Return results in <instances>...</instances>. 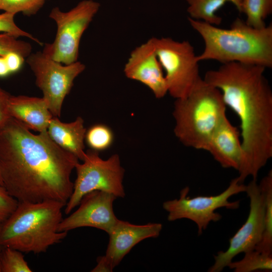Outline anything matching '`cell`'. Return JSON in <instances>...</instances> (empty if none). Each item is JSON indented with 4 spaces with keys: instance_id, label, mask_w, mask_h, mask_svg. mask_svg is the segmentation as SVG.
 Wrapping results in <instances>:
<instances>
[{
    "instance_id": "cell-11",
    "label": "cell",
    "mask_w": 272,
    "mask_h": 272,
    "mask_svg": "<svg viewBox=\"0 0 272 272\" xmlns=\"http://www.w3.org/2000/svg\"><path fill=\"white\" fill-rule=\"evenodd\" d=\"M245 192L250 201L247 220L229 239L228 249L220 251L214 256L215 262L209 272L222 271L236 256L255 249L261 240L264 227V195L256 180L254 179L246 185Z\"/></svg>"
},
{
    "instance_id": "cell-30",
    "label": "cell",
    "mask_w": 272,
    "mask_h": 272,
    "mask_svg": "<svg viewBox=\"0 0 272 272\" xmlns=\"http://www.w3.org/2000/svg\"><path fill=\"white\" fill-rule=\"evenodd\" d=\"M11 74L4 56H0V78H5Z\"/></svg>"
},
{
    "instance_id": "cell-27",
    "label": "cell",
    "mask_w": 272,
    "mask_h": 272,
    "mask_svg": "<svg viewBox=\"0 0 272 272\" xmlns=\"http://www.w3.org/2000/svg\"><path fill=\"white\" fill-rule=\"evenodd\" d=\"M18 202L0 184V222L3 223L13 213Z\"/></svg>"
},
{
    "instance_id": "cell-31",
    "label": "cell",
    "mask_w": 272,
    "mask_h": 272,
    "mask_svg": "<svg viewBox=\"0 0 272 272\" xmlns=\"http://www.w3.org/2000/svg\"><path fill=\"white\" fill-rule=\"evenodd\" d=\"M2 248V246L0 245V254H1ZM0 272H1V264H0Z\"/></svg>"
},
{
    "instance_id": "cell-20",
    "label": "cell",
    "mask_w": 272,
    "mask_h": 272,
    "mask_svg": "<svg viewBox=\"0 0 272 272\" xmlns=\"http://www.w3.org/2000/svg\"><path fill=\"white\" fill-rule=\"evenodd\" d=\"M250 26L260 29L266 26L265 20L272 13V0H242L241 12Z\"/></svg>"
},
{
    "instance_id": "cell-5",
    "label": "cell",
    "mask_w": 272,
    "mask_h": 272,
    "mask_svg": "<svg viewBox=\"0 0 272 272\" xmlns=\"http://www.w3.org/2000/svg\"><path fill=\"white\" fill-rule=\"evenodd\" d=\"M226 107L220 91L201 78L185 97L175 99V135L186 147L207 151Z\"/></svg>"
},
{
    "instance_id": "cell-13",
    "label": "cell",
    "mask_w": 272,
    "mask_h": 272,
    "mask_svg": "<svg viewBox=\"0 0 272 272\" xmlns=\"http://www.w3.org/2000/svg\"><path fill=\"white\" fill-rule=\"evenodd\" d=\"M123 72L127 78L148 87L158 99L164 97L168 93L164 72L156 54L153 37L131 52Z\"/></svg>"
},
{
    "instance_id": "cell-9",
    "label": "cell",
    "mask_w": 272,
    "mask_h": 272,
    "mask_svg": "<svg viewBox=\"0 0 272 272\" xmlns=\"http://www.w3.org/2000/svg\"><path fill=\"white\" fill-rule=\"evenodd\" d=\"M158 58L163 69L168 93L175 99L185 97L201 78L199 61L188 41L153 37Z\"/></svg>"
},
{
    "instance_id": "cell-2",
    "label": "cell",
    "mask_w": 272,
    "mask_h": 272,
    "mask_svg": "<svg viewBox=\"0 0 272 272\" xmlns=\"http://www.w3.org/2000/svg\"><path fill=\"white\" fill-rule=\"evenodd\" d=\"M262 66L237 62L207 71L203 79L218 89L226 107L240 121L242 155L240 182L256 180L272 157V90Z\"/></svg>"
},
{
    "instance_id": "cell-21",
    "label": "cell",
    "mask_w": 272,
    "mask_h": 272,
    "mask_svg": "<svg viewBox=\"0 0 272 272\" xmlns=\"http://www.w3.org/2000/svg\"><path fill=\"white\" fill-rule=\"evenodd\" d=\"M228 267L234 272H252L259 270L270 271L272 270V255L254 249L244 253L242 259L231 261Z\"/></svg>"
},
{
    "instance_id": "cell-10",
    "label": "cell",
    "mask_w": 272,
    "mask_h": 272,
    "mask_svg": "<svg viewBox=\"0 0 272 272\" xmlns=\"http://www.w3.org/2000/svg\"><path fill=\"white\" fill-rule=\"evenodd\" d=\"M26 62L35 76L36 84L42 91L50 111L53 116L59 117L64 99L70 92L75 79L85 70V64L77 61L62 65L40 51L31 53Z\"/></svg>"
},
{
    "instance_id": "cell-16",
    "label": "cell",
    "mask_w": 272,
    "mask_h": 272,
    "mask_svg": "<svg viewBox=\"0 0 272 272\" xmlns=\"http://www.w3.org/2000/svg\"><path fill=\"white\" fill-rule=\"evenodd\" d=\"M8 111L11 117L39 133L47 131L53 117L43 97L11 95Z\"/></svg>"
},
{
    "instance_id": "cell-28",
    "label": "cell",
    "mask_w": 272,
    "mask_h": 272,
    "mask_svg": "<svg viewBox=\"0 0 272 272\" xmlns=\"http://www.w3.org/2000/svg\"><path fill=\"white\" fill-rule=\"evenodd\" d=\"M4 57L11 74L18 72L22 69L25 58L20 54L11 52Z\"/></svg>"
},
{
    "instance_id": "cell-8",
    "label": "cell",
    "mask_w": 272,
    "mask_h": 272,
    "mask_svg": "<svg viewBox=\"0 0 272 272\" xmlns=\"http://www.w3.org/2000/svg\"><path fill=\"white\" fill-rule=\"evenodd\" d=\"M246 185L240 182L238 177L233 179L228 187L220 194L212 196H187L189 188L182 189L178 198L165 201L163 209L168 213L167 220L170 222L186 219L194 222L197 227L198 235H201L211 222L220 221L222 216L215 212L225 208L228 210H237L240 201H229L233 195L245 192Z\"/></svg>"
},
{
    "instance_id": "cell-26",
    "label": "cell",
    "mask_w": 272,
    "mask_h": 272,
    "mask_svg": "<svg viewBox=\"0 0 272 272\" xmlns=\"http://www.w3.org/2000/svg\"><path fill=\"white\" fill-rule=\"evenodd\" d=\"M15 14L4 12L0 14V32L9 34L16 38L26 37L34 41L40 45L43 44L37 38L31 34L20 28L15 23L14 17Z\"/></svg>"
},
{
    "instance_id": "cell-25",
    "label": "cell",
    "mask_w": 272,
    "mask_h": 272,
    "mask_svg": "<svg viewBox=\"0 0 272 272\" xmlns=\"http://www.w3.org/2000/svg\"><path fill=\"white\" fill-rule=\"evenodd\" d=\"M31 50L32 46L29 43L18 40L8 33L0 34V56L14 52L26 58L31 53Z\"/></svg>"
},
{
    "instance_id": "cell-12",
    "label": "cell",
    "mask_w": 272,
    "mask_h": 272,
    "mask_svg": "<svg viewBox=\"0 0 272 272\" xmlns=\"http://www.w3.org/2000/svg\"><path fill=\"white\" fill-rule=\"evenodd\" d=\"M116 198L113 194L100 190L88 193L81 199L78 209L62 219L58 231L68 232L78 228L89 227L108 234L118 220L113 207Z\"/></svg>"
},
{
    "instance_id": "cell-22",
    "label": "cell",
    "mask_w": 272,
    "mask_h": 272,
    "mask_svg": "<svg viewBox=\"0 0 272 272\" xmlns=\"http://www.w3.org/2000/svg\"><path fill=\"white\" fill-rule=\"evenodd\" d=\"M85 140L91 150L99 152L112 146L114 134L108 126L102 123L96 124L86 130Z\"/></svg>"
},
{
    "instance_id": "cell-14",
    "label": "cell",
    "mask_w": 272,
    "mask_h": 272,
    "mask_svg": "<svg viewBox=\"0 0 272 272\" xmlns=\"http://www.w3.org/2000/svg\"><path fill=\"white\" fill-rule=\"evenodd\" d=\"M162 227L159 223L136 225L118 219L108 233L109 242L105 254L101 256L112 271L137 244L147 238H157Z\"/></svg>"
},
{
    "instance_id": "cell-32",
    "label": "cell",
    "mask_w": 272,
    "mask_h": 272,
    "mask_svg": "<svg viewBox=\"0 0 272 272\" xmlns=\"http://www.w3.org/2000/svg\"><path fill=\"white\" fill-rule=\"evenodd\" d=\"M2 224H3V223L0 222V233H1V229L2 227Z\"/></svg>"
},
{
    "instance_id": "cell-29",
    "label": "cell",
    "mask_w": 272,
    "mask_h": 272,
    "mask_svg": "<svg viewBox=\"0 0 272 272\" xmlns=\"http://www.w3.org/2000/svg\"><path fill=\"white\" fill-rule=\"evenodd\" d=\"M10 96L8 92L0 87V128L11 117L8 111V102Z\"/></svg>"
},
{
    "instance_id": "cell-15",
    "label": "cell",
    "mask_w": 272,
    "mask_h": 272,
    "mask_svg": "<svg viewBox=\"0 0 272 272\" xmlns=\"http://www.w3.org/2000/svg\"><path fill=\"white\" fill-rule=\"evenodd\" d=\"M240 132L225 114L214 130L207 151L224 168L238 170L242 155Z\"/></svg>"
},
{
    "instance_id": "cell-6",
    "label": "cell",
    "mask_w": 272,
    "mask_h": 272,
    "mask_svg": "<svg viewBox=\"0 0 272 272\" xmlns=\"http://www.w3.org/2000/svg\"><path fill=\"white\" fill-rule=\"evenodd\" d=\"M75 169L77 178L73 192L65 206V214L77 207L85 195L93 191L108 192L117 198L124 197L123 180L125 170L118 154L104 160L98 152L89 150L86 152L83 163H78Z\"/></svg>"
},
{
    "instance_id": "cell-19",
    "label": "cell",
    "mask_w": 272,
    "mask_h": 272,
    "mask_svg": "<svg viewBox=\"0 0 272 272\" xmlns=\"http://www.w3.org/2000/svg\"><path fill=\"white\" fill-rule=\"evenodd\" d=\"M265 197L264 227L260 241L255 250L272 255V170H270L258 184Z\"/></svg>"
},
{
    "instance_id": "cell-7",
    "label": "cell",
    "mask_w": 272,
    "mask_h": 272,
    "mask_svg": "<svg viewBox=\"0 0 272 272\" xmlns=\"http://www.w3.org/2000/svg\"><path fill=\"white\" fill-rule=\"evenodd\" d=\"M100 7L97 2L84 0L66 12L52 9L49 17L56 22V35L52 43L45 44L42 52L63 64L76 62L81 37Z\"/></svg>"
},
{
    "instance_id": "cell-23",
    "label": "cell",
    "mask_w": 272,
    "mask_h": 272,
    "mask_svg": "<svg viewBox=\"0 0 272 272\" xmlns=\"http://www.w3.org/2000/svg\"><path fill=\"white\" fill-rule=\"evenodd\" d=\"M1 272H31L22 252L8 246H2L0 254Z\"/></svg>"
},
{
    "instance_id": "cell-3",
    "label": "cell",
    "mask_w": 272,
    "mask_h": 272,
    "mask_svg": "<svg viewBox=\"0 0 272 272\" xmlns=\"http://www.w3.org/2000/svg\"><path fill=\"white\" fill-rule=\"evenodd\" d=\"M191 27L201 36L204 49L197 59L222 64L237 62L272 67V25L258 29L237 18L229 29H223L188 18Z\"/></svg>"
},
{
    "instance_id": "cell-1",
    "label": "cell",
    "mask_w": 272,
    "mask_h": 272,
    "mask_svg": "<svg viewBox=\"0 0 272 272\" xmlns=\"http://www.w3.org/2000/svg\"><path fill=\"white\" fill-rule=\"evenodd\" d=\"M78 163L79 159L56 145L47 131L33 134L11 117L0 128V175L3 186L18 202L54 200L66 205Z\"/></svg>"
},
{
    "instance_id": "cell-4",
    "label": "cell",
    "mask_w": 272,
    "mask_h": 272,
    "mask_svg": "<svg viewBox=\"0 0 272 272\" xmlns=\"http://www.w3.org/2000/svg\"><path fill=\"white\" fill-rule=\"evenodd\" d=\"M65 206L54 200L19 202L13 213L3 223L0 245L22 252H46L67 235V232L58 231Z\"/></svg>"
},
{
    "instance_id": "cell-18",
    "label": "cell",
    "mask_w": 272,
    "mask_h": 272,
    "mask_svg": "<svg viewBox=\"0 0 272 272\" xmlns=\"http://www.w3.org/2000/svg\"><path fill=\"white\" fill-rule=\"evenodd\" d=\"M188 5L187 12L189 18L218 26L222 18L217 15L226 3L234 5L239 12H241L242 0H185Z\"/></svg>"
},
{
    "instance_id": "cell-24",
    "label": "cell",
    "mask_w": 272,
    "mask_h": 272,
    "mask_svg": "<svg viewBox=\"0 0 272 272\" xmlns=\"http://www.w3.org/2000/svg\"><path fill=\"white\" fill-rule=\"evenodd\" d=\"M48 0H0V10L16 14L21 13L31 16L41 9Z\"/></svg>"
},
{
    "instance_id": "cell-33",
    "label": "cell",
    "mask_w": 272,
    "mask_h": 272,
    "mask_svg": "<svg viewBox=\"0 0 272 272\" xmlns=\"http://www.w3.org/2000/svg\"><path fill=\"white\" fill-rule=\"evenodd\" d=\"M0 184L3 185L1 175H0Z\"/></svg>"
},
{
    "instance_id": "cell-17",
    "label": "cell",
    "mask_w": 272,
    "mask_h": 272,
    "mask_svg": "<svg viewBox=\"0 0 272 272\" xmlns=\"http://www.w3.org/2000/svg\"><path fill=\"white\" fill-rule=\"evenodd\" d=\"M47 131L51 139L59 147L73 154L79 160H83L86 154L84 141L86 129L81 117L78 116L71 122L64 123L53 116Z\"/></svg>"
}]
</instances>
